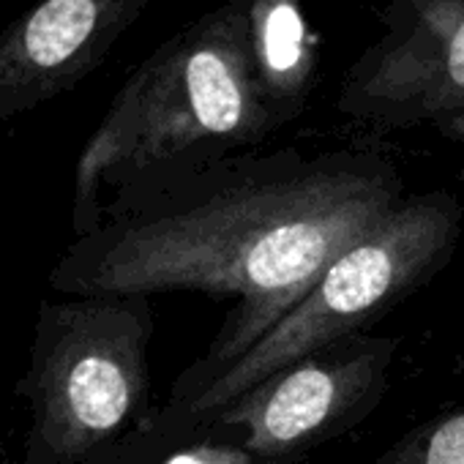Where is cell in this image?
<instances>
[{
  "label": "cell",
  "instance_id": "cell-1",
  "mask_svg": "<svg viewBox=\"0 0 464 464\" xmlns=\"http://www.w3.org/2000/svg\"><path fill=\"white\" fill-rule=\"evenodd\" d=\"M399 178L358 167L210 172L194 167L115 202L74 238L50 285L82 295H232L208 353L175 382L186 399L290 314L334 260L401 205Z\"/></svg>",
  "mask_w": 464,
  "mask_h": 464
},
{
  "label": "cell",
  "instance_id": "cell-2",
  "mask_svg": "<svg viewBox=\"0 0 464 464\" xmlns=\"http://www.w3.org/2000/svg\"><path fill=\"white\" fill-rule=\"evenodd\" d=\"M150 295L42 304L20 396L28 431L17 464H88L148 412Z\"/></svg>",
  "mask_w": 464,
  "mask_h": 464
},
{
  "label": "cell",
  "instance_id": "cell-3",
  "mask_svg": "<svg viewBox=\"0 0 464 464\" xmlns=\"http://www.w3.org/2000/svg\"><path fill=\"white\" fill-rule=\"evenodd\" d=\"M459 232L461 208L450 194L404 199L380 227L342 252L309 295L236 363L197 393L169 399L156 415L180 429L194 426L285 366L361 334L448 266Z\"/></svg>",
  "mask_w": 464,
  "mask_h": 464
},
{
  "label": "cell",
  "instance_id": "cell-4",
  "mask_svg": "<svg viewBox=\"0 0 464 464\" xmlns=\"http://www.w3.org/2000/svg\"><path fill=\"white\" fill-rule=\"evenodd\" d=\"M396 336L355 334L306 355L178 434H221L255 461H287L361 423L382 399Z\"/></svg>",
  "mask_w": 464,
  "mask_h": 464
},
{
  "label": "cell",
  "instance_id": "cell-5",
  "mask_svg": "<svg viewBox=\"0 0 464 464\" xmlns=\"http://www.w3.org/2000/svg\"><path fill=\"white\" fill-rule=\"evenodd\" d=\"M142 0H39L0 34V121L82 82Z\"/></svg>",
  "mask_w": 464,
  "mask_h": 464
},
{
  "label": "cell",
  "instance_id": "cell-6",
  "mask_svg": "<svg viewBox=\"0 0 464 464\" xmlns=\"http://www.w3.org/2000/svg\"><path fill=\"white\" fill-rule=\"evenodd\" d=\"M183 85L191 99V107L216 140L244 134L249 129V110L244 91L229 72V66L213 53H194L183 72Z\"/></svg>",
  "mask_w": 464,
  "mask_h": 464
},
{
  "label": "cell",
  "instance_id": "cell-7",
  "mask_svg": "<svg viewBox=\"0 0 464 464\" xmlns=\"http://www.w3.org/2000/svg\"><path fill=\"white\" fill-rule=\"evenodd\" d=\"M374 464H464V407L415 426Z\"/></svg>",
  "mask_w": 464,
  "mask_h": 464
},
{
  "label": "cell",
  "instance_id": "cell-8",
  "mask_svg": "<svg viewBox=\"0 0 464 464\" xmlns=\"http://www.w3.org/2000/svg\"><path fill=\"white\" fill-rule=\"evenodd\" d=\"M301 42H304V25L295 9L290 6L274 9L266 28V50H268L271 69L276 72L293 69L301 58Z\"/></svg>",
  "mask_w": 464,
  "mask_h": 464
},
{
  "label": "cell",
  "instance_id": "cell-9",
  "mask_svg": "<svg viewBox=\"0 0 464 464\" xmlns=\"http://www.w3.org/2000/svg\"><path fill=\"white\" fill-rule=\"evenodd\" d=\"M448 74H450V82L464 91V25L459 28V34L453 36V44H450V53H448Z\"/></svg>",
  "mask_w": 464,
  "mask_h": 464
},
{
  "label": "cell",
  "instance_id": "cell-10",
  "mask_svg": "<svg viewBox=\"0 0 464 464\" xmlns=\"http://www.w3.org/2000/svg\"><path fill=\"white\" fill-rule=\"evenodd\" d=\"M456 369L464 374V344H461V350H459V358H456Z\"/></svg>",
  "mask_w": 464,
  "mask_h": 464
}]
</instances>
